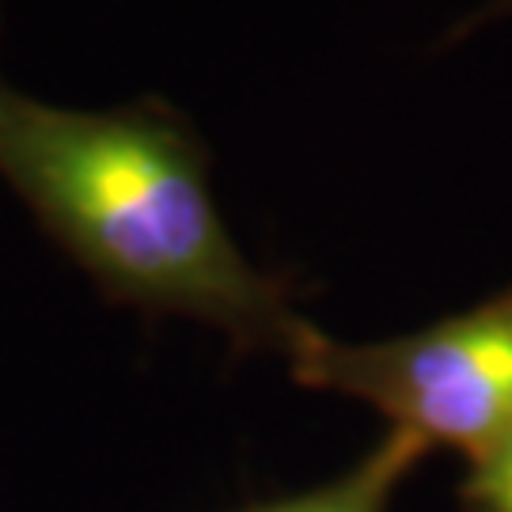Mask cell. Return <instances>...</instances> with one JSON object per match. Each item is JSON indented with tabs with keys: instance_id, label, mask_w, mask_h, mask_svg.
Segmentation results:
<instances>
[{
	"instance_id": "cell-1",
	"label": "cell",
	"mask_w": 512,
	"mask_h": 512,
	"mask_svg": "<svg viewBox=\"0 0 512 512\" xmlns=\"http://www.w3.org/2000/svg\"><path fill=\"white\" fill-rule=\"evenodd\" d=\"M0 179L110 296L289 357L308 319L239 251L190 129L160 103L84 110L0 80Z\"/></svg>"
},
{
	"instance_id": "cell-2",
	"label": "cell",
	"mask_w": 512,
	"mask_h": 512,
	"mask_svg": "<svg viewBox=\"0 0 512 512\" xmlns=\"http://www.w3.org/2000/svg\"><path fill=\"white\" fill-rule=\"evenodd\" d=\"M285 361L304 387L361 399L429 452L471 463L512 429V285L384 342H338L308 323Z\"/></svg>"
},
{
	"instance_id": "cell-3",
	"label": "cell",
	"mask_w": 512,
	"mask_h": 512,
	"mask_svg": "<svg viewBox=\"0 0 512 512\" xmlns=\"http://www.w3.org/2000/svg\"><path fill=\"white\" fill-rule=\"evenodd\" d=\"M425 452L429 448L418 437H410L403 429H387V437L376 448H368L365 456L334 482L243 512H387L399 482L425 459Z\"/></svg>"
},
{
	"instance_id": "cell-4",
	"label": "cell",
	"mask_w": 512,
	"mask_h": 512,
	"mask_svg": "<svg viewBox=\"0 0 512 512\" xmlns=\"http://www.w3.org/2000/svg\"><path fill=\"white\" fill-rule=\"evenodd\" d=\"M459 509L512 512V429L467 463V475L459 482Z\"/></svg>"
},
{
	"instance_id": "cell-5",
	"label": "cell",
	"mask_w": 512,
	"mask_h": 512,
	"mask_svg": "<svg viewBox=\"0 0 512 512\" xmlns=\"http://www.w3.org/2000/svg\"><path fill=\"white\" fill-rule=\"evenodd\" d=\"M512 16V0H486L482 8L475 12V19H471V27L475 23H494V19H509Z\"/></svg>"
}]
</instances>
